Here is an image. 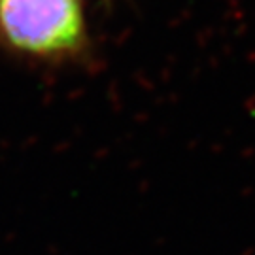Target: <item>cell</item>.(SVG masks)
Returning <instances> with one entry per match:
<instances>
[{
  "mask_svg": "<svg viewBox=\"0 0 255 255\" xmlns=\"http://www.w3.org/2000/svg\"><path fill=\"white\" fill-rule=\"evenodd\" d=\"M0 36L27 57L74 59L87 46L82 0H0Z\"/></svg>",
  "mask_w": 255,
  "mask_h": 255,
  "instance_id": "1",
  "label": "cell"
}]
</instances>
